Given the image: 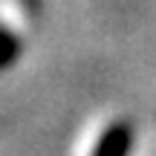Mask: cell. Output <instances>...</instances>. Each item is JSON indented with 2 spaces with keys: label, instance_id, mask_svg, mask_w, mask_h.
I'll return each mask as SVG.
<instances>
[{
  "label": "cell",
  "instance_id": "1",
  "mask_svg": "<svg viewBox=\"0 0 156 156\" xmlns=\"http://www.w3.org/2000/svg\"><path fill=\"white\" fill-rule=\"evenodd\" d=\"M133 151V124L119 119L98 136L90 156H130Z\"/></svg>",
  "mask_w": 156,
  "mask_h": 156
}]
</instances>
